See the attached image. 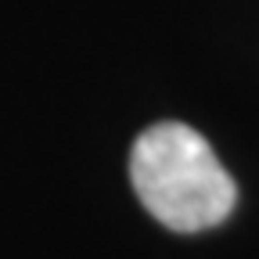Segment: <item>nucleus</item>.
Wrapping results in <instances>:
<instances>
[{
    "mask_svg": "<svg viewBox=\"0 0 259 259\" xmlns=\"http://www.w3.org/2000/svg\"><path fill=\"white\" fill-rule=\"evenodd\" d=\"M141 205L169 231H205L231 216L238 187L209 141L184 122L148 126L130 155Z\"/></svg>",
    "mask_w": 259,
    "mask_h": 259,
    "instance_id": "obj_1",
    "label": "nucleus"
}]
</instances>
